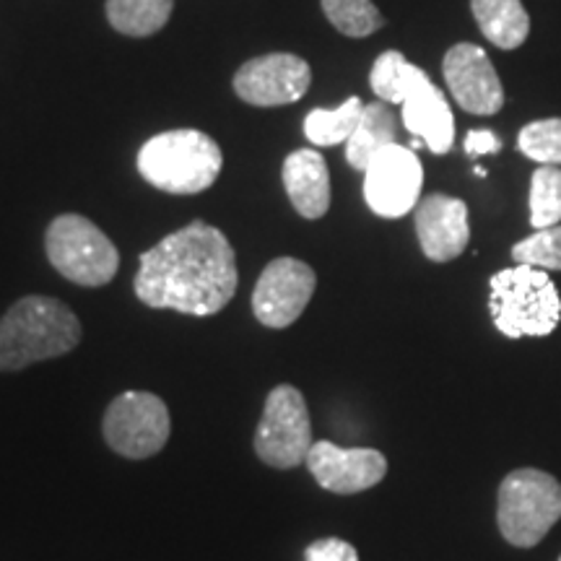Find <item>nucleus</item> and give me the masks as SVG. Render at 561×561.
<instances>
[{"label": "nucleus", "mask_w": 561, "mask_h": 561, "mask_svg": "<svg viewBox=\"0 0 561 561\" xmlns=\"http://www.w3.org/2000/svg\"><path fill=\"white\" fill-rule=\"evenodd\" d=\"M398 144L396 117L388 102H371L364 104V115L356 125L354 136L346 144V159L354 170L367 172L369 161L377 157L382 149Z\"/></svg>", "instance_id": "a211bd4d"}, {"label": "nucleus", "mask_w": 561, "mask_h": 561, "mask_svg": "<svg viewBox=\"0 0 561 561\" xmlns=\"http://www.w3.org/2000/svg\"><path fill=\"white\" fill-rule=\"evenodd\" d=\"M491 320L507 339H546L561 322V297L551 276L536 265L517 263L491 276Z\"/></svg>", "instance_id": "20e7f679"}, {"label": "nucleus", "mask_w": 561, "mask_h": 561, "mask_svg": "<svg viewBox=\"0 0 561 561\" xmlns=\"http://www.w3.org/2000/svg\"><path fill=\"white\" fill-rule=\"evenodd\" d=\"M364 115V102L359 96H351L339 110H312L305 117V136L314 146H339L348 144L356 125Z\"/></svg>", "instance_id": "aec40b11"}, {"label": "nucleus", "mask_w": 561, "mask_h": 561, "mask_svg": "<svg viewBox=\"0 0 561 561\" xmlns=\"http://www.w3.org/2000/svg\"><path fill=\"white\" fill-rule=\"evenodd\" d=\"M424 185V167L416 151L392 144L369 161L364 172V201L382 219H401L416 210Z\"/></svg>", "instance_id": "1a4fd4ad"}, {"label": "nucleus", "mask_w": 561, "mask_h": 561, "mask_svg": "<svg viewBox=\"0 0 561 561\" xmlns=\"http://www.w3.org/2000/svg\"><path fill=\"white\" fill-rule=\"evenodd\" d=\"M411 62L403 58V53L388 50L375 60L369 73V87L377 94V100L388 104H401L403 102V89L405 81L411 76Z\"/></svg>", "instance_id": "b1692460"}, {"label": "nucleus", "mask_w": 561, "mask_h": 561, "mask_svg": "<svg viewBox=\"0 0 561 561\" xmlns=\"http://www.w3.org/2000/svg\"><path fill=\"white\" fill-rule=\"evenodd\" d=\"M107 445L130 460H146L164 450L170 439V409L159 396L128 390L107 405L102 421Z\"/></svg>", "instance_id": "6e6552de"}, {"label": "nucleus", "mask_w": 561, "mask_h": 561, "mask_svg": "<svg viewBox=\"0 0 561 561\" xmlns=\"http://www.w3.org/2000/svg\"><path fill=\"white\" fill-rule=\"evenodd\" d=\"M416 221V237L421 252L432 263H450L466 252L471 242V227H468L466 201L450 198V195L434 193L430 198L419 201L413 210Z\"/></svg>", "instance_id": "4468645a"}, {"label": "nucleus", "mask_w": 561, "mask_h": 561, "mask_svg": "<svg viewBox=\"0 0 561 561\" xmlns=\"http://www.w3.org/2000/svg\"><path fill=\"white\" fill-rule=\"evenodd\" d=\"M403 125L413 138L424 140L432 153H447L455 144V117L450 102L419 66L411 68L403 89Z\"/></svg>", "instance_id": "2eb2a0df"}, {"label": "nucleus", "mask_w": 561, "mask_h": 561, "mask_svg": "<svg viewBox=\"0 0 561 561\" xmlns=\"http://www.w3.org/2000/svg\"><path fill=\"white\" fill-rule=\"evenodd\" d=\"M284 187L291 206L305 219H322L331 208V172L314 149H299L284 161Z\"/></svg>", "instance_id": "dca6fc26"}, {"label": "nucleus", "mask_w": 561, "mask_h": 561, "mask_svg": "<svg viewBox=\"0 0 561 561\" xmlns=\"http://www.w3.org/2000/svg\"><path fill=\"white\" fill-rule=\"evenodd\" d=\"M561 520V483L538 468H517L500 483L496 525L504 541L533 549Z\"/></svg>", "instance_id": "39448f33"}, {"label": "nucleus", "mask_w": 561, "mask_h": 561, "mask_svg": "<svg viewBox=\"0 0 561 561\" xmlns=\"http://www.w3.org/2000/svg\"><path fill=\"white\" fill-rule=\"evenodd\" d=\"M237 284V255L227 234L193 221L140 255L136 297L153 310L208 318L234 299Z\"/></svg>", "instance_id": "f257e3e1"}, {"label": "nucleus", "mask_w": 561, "mask_h": 561, "mask_svg": "<svg viewBox=\"0 0 561 561\" xmlns=\"http://www.w3.org/2000/svg\"><path fill=\"white\" fill-rule=\"evenodd\" d=\"M318 276L307 263L297 257H276L257 278L252 291V312L257 322L271 331H284L299 320L305 307L310 305Z\"/></svg>", "instance_id": "9d476101"}, {"label": "nucleus", "mask_w": 561, "mask_h": 561, "mask_svg": "<svg viewBox=\"0 0 561 561\" xmlns=\"http://www.w3.org/2000/svg\"><path fill=\"white\" fill-rule=\"evenodd\" d=\"M47 261L62 278L96 289L110 284L121 268V252L87 216L62 214L47 227Z\"/></svg>", "instance_id": "423d86ee"}, {"label": "nucleus", "mask_w": 561, "mask_h": 561, "mask_svg": "<svg viewBox=\"0 0 561 561\" xmlns=\"http://www.w3.org/2000/svg\"><path fill=\"white\" fill-rule=\"evenodd\" d=\"M517 149L541 167H561V117L525 125L517 136Z\"/></svg>", "instance_id": "5701e85b"}, {"label": "nucleus", "mask_w": 561, "mask_h": 561, "mask_svg": "<svg viewBox=\"0 0 561 561\" xmlns=\"http://www.w3.org/2000/svg\"><path fill=\"white\" fill-rule=\"evenodd\" d=\"M559 561H561V557H559Z\"/></svg>", "instance_id": "cd10ccee"}, {"label": "nucleus", "mask_w": 561, "mask_h": 561, "mask_svg": "<svg viewBox=\"0 0 561 561\" xmlns=\"http://www.w3.org/2000/svg\"><path fill=\"white\" fill-rule=\"evenodd\" d=\"M466 153L471 159L486 157V153H500L502 151V138L491 130H471L466 136Z\"/></svg>", "instance_id": "bb28decb"}, {"label": "nucleus", "mask_w": 561, "mask_h": 561, "mask_svg": "<svg viewBox=\"0 0 561 561\" xmlns=\"http://www.w3.org/2000/svg\"><path fill=\"white\" fill-rule=\"evenodd\" d=\"M305 561H359V553L341 538H320L307 546Z\"/></svg>", "instance_id": "a878e982"}, {"label": "nucleus", "mask_w": 561, "mask_h": 561, "mask_svg": "<svg viewBox=\"0 0 561 561\" xmlns=\"http://www.w3.org/2000/svg\"><path fill=\"white\" fill-rule=\"evenodd\" d=\"M312 445V424L305 396L294 385L273 388L255 430L257 458L278 471H289L307 460Z\"/></svg>", "instance_id": "0eeeda50"}, {"label": "nucleus", "mask_w": 561, "mask_h": 561, "mask_svg": "<svg viewBox=\"0 0 561 561\" xmlns=\"http://www.w3.org/2000/svg\"><path fill=\"white\" fill-rule=\"evenodd\" d=\"M512 257L515 263L536 265L541 271H561V224L533 231L512 248Z\"/></svg>", "instance_id": "393cba45"}, {"label": "nucleus", "mask_w": 561, "mask_h": 561, "mask_svg": "<svg viewBox=\"0 0 561 561\" xmlns=\"http://www.w3.org/2000/svg\"><path fill=\"white\" fill-rule=\"evenodd\" d=\"M530 224L536 231L561 224V167H538L533 172Z\"/></svg>", "instance_id": "4be33fe9"}, {"label": "nucleus", "mask_w": 561, "mask_h": 561, "mask_svg": "<svg viewBox=\"0 0 561 561\" xmlns=\"http://www.w3.org/2000/svg\"><path fill=\"white\" fill-rule=\"evenodd\" d=\"M447 89L453 100L471 115L491 117L504 107V89L483 47L460 42L442 60Z\"/></svg>", "instance_id": "f8f14e48"}, {"label": "nucleus", "mask_w": 561, "mask_h": 561, "mask_svg": "<svg viewBox=\"0 0 561 561\" xmlns=\"http://www.w3.org/2000/svg\"><path fill=\"white\" fill-rule=\"evenodd\" d=\"M174 0H107V19L125 37H151L170 21Z\"/></svg>", "instance_id": "6ab92c4d"}, {"label": "nucleus", "mask_w": 561, "mask_h": 561, "mask_svg": "<svg viewBox=\"0 0 561 561\" xmlns=\"http://www.w3.org/2000/svg\"><path fill=\"white\" fill-rule=\"evenodd\" d=\"M331 24L346 37L362 39L385 26V16L371 0H320Z\"/></svg>", "instance_id": "412c9836"}, {"label": "nucleus", "mask_w": 561, "mask_h": 561, "mask_svg": "<svg viewBox=\"0 0 561 561\" xmlns=\"http://www.w3.org/2000/svg\"><path fill=\"white\" fill-rule=\"evenodd\" d=\"M312 70L307 60L291 53H271L248 60L234 73V91L242 102L255 107L294 104L310 91Z\"/></svg>", "instance_id": "9b49d317"}, {"label": "nucleus", "mask_w": 561, "mask_h": 561, "mask_svg": "<svg viewBox=\"0 0 561 561\" xmlns=\"http://www.w3.org/2000/svg\"><path fill=\"white\" fill-rule=\"evenodd\" d=\"M79 341L81 322L66 301L32 294L0 318V371H21L58 359L79 346Z\"/></svg>", "instance_id": "f03ea898"}, {"label": "nucleus", "mask_w": 561, "mask_h": 561, "mask_svg": "<svg viewBox=\"0 0 561 561\" xmlns=\"http://www.w3.org/2000/svg\"><path fill=\"white\" fill-rule=\"evenodd\" d=\"M224 153L203 130H167L149 138L138 151V172L157 191L195 195L208 191L221 174Z\"/></svg>", "instance_id": "7ed1b4c3"}, {"label": "nucleus", "mask_w": 561, "mask_h": 561, "mask_svg": "<svg viewBox=\"0 0 561 561\" xmlns=\"http://www.w3.org/2000/svg\"><path fill=\"white\" fill-rule=\"evenodd\" d=\"M305 462L322 489L341 496L367 491L388 476V458L380 450L339 447L328 439L314 442Z\"/></svg>", "instance_id": "ddd939ff"}, {"label": "nucleus", "mask_w": 561, "mask_h": 561, "mask_svg": "<svg viewBox=\"0 0 561 561\" xmlns=\"http://www.w3.org/2000/svg\"><path fill=\"white\" fill-rule=\"evenodd\" d=\"M476 24L491 45L517 50L530 34V16L520 0H471Z\"/></svg>", "instance_id": "f3484780"}]
</instances>
